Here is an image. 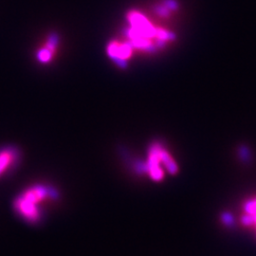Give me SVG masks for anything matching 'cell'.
<instances>
[{"label":"cell","mask_w":256,"mask_h":256,"mask_svg":"<svg viewBox=\"0 0 256 256\" xmlns=\"http://www.w3.org/2000/svg\"><path fill=\"white\" fill-rule=\"evenodd\" d=\"M50 194L44 186H34L27 190L16 202V208L21 216L30 221H37L40 216L38 204Z\"/></svg>","instance_id":"6da1fadb"},{"label":"cell","mask_w":256,"mask_h":256,"mask_svg":"<svg viewBox=\"0 0 256 256\" xmlns=\"http://www.w3.org/2000/svg\"><path fill=\"white\" fill-rule=\"evenodd\" d=\"M160 164L164 165L171 174H174L178 172V165L173 158L160 146L155 144L151 148L148 158V171L154 180H160L164 176L162 167Z\"/></svg>","instance_id":"7a4b0ae2"},{"label":"cell","mask_w":256,"mask_h":256,"mask_svg":"<svg viewBox=\"0 0 256 256\" xmlns=\"http://www.w3.org/2000/svg\"><path fill=\"white\" fill-rule=\"evenodd\" d=\"M131 45L120 44L118 42L111 43L108 48V54L111 57L115 58L119 62H124L131 55Z\"/></svg>","instance_id":"3957f363"},{"label":"cell","mask_w":256,"mask_h":256,"mask_svg":"<svg viewBox=\"0 0 256 256\" xmlns=\"http://www.w3.org/2000/svg\"><path fill=\"white\" fill-rule=\"evenodd\" d=\"M244 214L242 216L241 221L244 225L250 226L256 225V196L248 200L243 206Z\"/></svg>","instance_id":"277c9868"},{"label":"cell","mask_w":256,"mask_h":256,"mask_svg":"<svg viewBox=\"0 0 256 256\" xmlns=\"http://www.w3.org/2000/svg\"><path fill=\"white\" fill-rule=\"evenodd\" d=\"M16 152L12 149L3 150L0 153V174H3L16 160Z\"/></svg>","instance_id":"5b68a950"},{"label":"cell","mask_w":256,"mask_h":256,"mask_svg":"<svg viewBox=\"0 0 256 256\" xmlns=\"http://www.w3.org/2000/svg\"><path fill=\"white\" fill-rule=\"evenodd\" d=\"M55 43H56V39L52 38L48 41V43L46 44V46L39 52L38 57H39V60L42 61V62H46L50 59L52 55L54 52Z\"/></svg>","instance_id":"8992f818"}]
</instances>
